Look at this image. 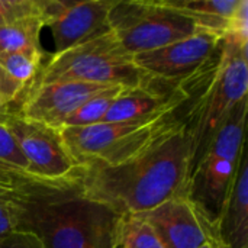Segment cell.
<instances>
[{
	"label": "cell",
	"instance_id": "cell-1",
	"mask_svg": "<svg viewBox=\"0 0 248 248\" xmlns=\"http://www.w3.org/2000/svg\"><path fill=\"white\" fill-rule=\"evenodd\" d=\"M193 140L182 121L138 157L115 166L80 169V192L118 215L142 214L187 193Z\"/></svg>",
	"mask_w": 248,
	"mask_h": 248
},
{
	"label": "cell",
	"instance_id": "cell-2",
	"mask_svg": "<svg viewBox=\"0 0 248 248\" xmlns=\"http://www.w3.org/2000/svg\"><path fill=\"white\" fill-rule=\"evenodd\" d=\"M247 60L248 48L224 38L209 64L176 87L186 96L185 105H189L183 121L193 140L192 170L231 110L248 99Z\"/></svg>",
	"mask_w": 248,
	"mask_h": 248
},
{
	"label": "cell",
	"instance_id": "cell-3",
	"mask_svg": "<svg viewBox=\"0 0 248 248\" xmlns=\"http://www.w3.org/2000/svg\"><path fill=\"white\" fill-rule=\"evenodd\" d=\"M119 217L84 196L77 185L32 199L22 228L35 232L44 248H118Z\"/></svg>",
	"mask_w": 248,
	"mask_h": 248
},
{
	"label": "cell",
	"instance_id": "cell-4",
	"mask_svg": "<svg viewBox=\"0 0 248 248\" xmlns=\"http://www.w3.org/2000/svg\"><path fill=\"white\" fill-rule=\"evenodd\" d=\"M180 121L177 112H173L145 121L61 128L60 134L78 169L87 166L115 167L142 154Z\"/></svg>",
	"mask_w": 248,
	"mask_h": 248
},
{
	"label": "cell",
	"instance_id": "cell-5",
	"mask_svg": "<svg viewBox=\"0 0 248 248\" xmlns=\"http://www.w3.org/2000/svg\"><path fill=\"white\" fill-rule=\"evenodd\" d=\"M57 81L118 84L126 89L153 83L110 31L67 51L51 54L41 67L33 86Z\"/></svg>",
	"mask_w": 248,
	"mask_h": 248
},
{
	"label": "cell",
	"instance_id": "cell-6",
	"mask_svg": "<svg viewBox=\"0 0 248 248\" xmlns=\"http://www.w3.org/2000/svg\"><path fill=\"white\" fill-rule=\"evenodd\" d=\"M248 99L240 102L219 126L195 164L187 195L214 218H219L244 153Z\"/></svg>",
	"mask_w": 248,
	"mask_h": 248
},
{
	"label": "cell",
	"instance_id": "cell-7",
	"mask_svg": "<svg viewBox=\"0 0 248 248\" xmlns=\"http://www.w3.org/2000/svg\"><path fill=\"white\" fill-rule=\"evenodd\" d=\"M109 29L134 57L189 38L198 26L170 0H113Z\"/></svg>",
	"mask_w": 248,
	"mask_h": 248
},
{
	"label": "cell",
	"instance_id": "cell-8",
	"mask_svg": "<svg viewBox=\"0 0 248 248\" xmlns=\"http://www.w3.org/2000/svg\"><path fill=\"white\" fill-rule=\"evenodd\" d=\"M1 121L13 134L35 179L58 186L78 185L80 169L65 148L60 129L25 119L16 112L3 113Z\"/></svg>",
	"mask_w": 248,
	"mask_h": 248
},
{
	"label": "cell",
	"instance_id": "cell-9",
	"mask_svg": "<svg viewBox=\"0 0 248 248\" xmlns=\"http://www.w3.org/2000/svg\"><path fill=\"white\" fill-rule=\"evenodd\" d=\"M224 36L196 29V32L160 49L134 55L135 65L151 80L177 87L201 73L222 46Z\"/></svg>",
	"mask_w": 248,
	"mask_h": 248
},
{
	"label": "cell",
	"instance_id": "cell-10",
	"mask_svg": "<svg viewBox=\"0 0 248 248\" xmlns=\"http://www.w3.org/2000/svg\"><path fill=\"white\" fill-rule=\"evenodd\" d=\"M137 215L153 225L164 248H199L221 230L219 218L208 214L187 193Z\"/></svg>",
	"mask_w": 248,
	"mask_h": 248
},
{
	"label": "cell",
	"instance_id": "cell-11",
	"mask_svg": "<svg viewBox=\"0 0 248 248\" xmlns=\"http://www.w3.org/2000/svg\"><path fill=\"white\" fill-rule=\"evenodd\" d=\"M42 19L52 32L55 54L109 32L113 0H41Z\"/></svg>",
	"mask_w": 248,
	"mask_h": 248
},
{
	"label": "cell",
	"instance_id": "cell-12",
	"mask_svg": "<svg viewBox=\"0 0 248 248\" xmlns=\"http://www.w3.org/2000/svg\"><path fill=\"white\" fill-rule=\"evenodd\" d=\"M118 84L57 81L33 86L16 112L22 118L60 129L64 121L94 94Z\"/></svg>",
	"mask_w": 248,
	"mask_h": 248
},
{
	"label": "cell",
	"instance_id": "cell-13",
	"mask_svg": "<svg viewBox=\"0 0 248 248\" xmlns=\"http://www.w3.org/2000/svg\"><path fill=\"white\" fill-rule=\"evenodd\" d=\"M186 103V96L179 89L163 92L148 86L124 89L115 99L102 122H128L158 118L177 112Z\"/></svg>",
	"mask_w": 248,
	"mask_h": 248
},
{
	"label": "cell",
	"instance_id": "cell-14",
	"mask_svg": "<svg viewBox=\"0 0 248 248\" xmlns=\"http://www.w3.org/2000/svg\"><path fill=\"white\" fill-rule=\"evenodd\" d=\"M221 235L230 248H248V161L241 155L222 214Z\"/></svg>",
	"mask_w": 248,
	"mask_h": 248
},
{
	"label": "cell",
	"instance_id": "cell-15",
	"mask_svg": "<svg viewBox=\"0 0 248 248\" xmlns=\"http://www.w3.org/2000/svg\"><path fill=\"white\" fill-rule=\"evenodd\" d=\"M44 52H12L0 55V99L4 106L29 92L42 67Z\"/></svg>",
	"mask_w": 248,
	"mask_h": 248
},
{
	"label": "cell",
	"instance_id": "cell-16",
	"mask_svg": "<svg viewBox=\"0 0 248 248\" xmlns=\"http://www.w3.org/2000/svg\"><path fill=\"white\" fill-rule=\"evenodd\" d=\"M170 3L190 16L198 29L225 38L241 0H170Z\"/></svg>",
	"mask_w": 248,
	"mask_h": 248
},
{
	"label": "cell",
	"instance_id": "cell-17",
	"mask_svg": "<svg viewBox=\"0 0 248 248\" xmlns=\"http://www.w3.org/2000/svg\"><path fill=\"white\" fill-rule=\"evenodd\" d=\"M44 26L42 15L1 25L0 55L12 52H44L39 44V35Z\"/></svg>",
	"mask_w": 248,
	"mask_h": 248
},
{
	"label": "cell",
	"instance_id": "cell-18",
	"mask_svg": "<svg viewBox=\"0 0 248 248\" xmlns=\"http://www.w3.org/2000/svg\"><path fill=\"white\" fill-rule=\"evenodd\" d=\"M116 244L118 248H164L153 225L137 214L119 217Z\"/></svg>",
	"mask_w": 248,
	"mask_h": 248
},
{
	"label": "cell",
	"instance_id": "cell-19",
	"mask_svg": "<svg viewBox=\"0 0 248 248\" xmlns=\"http://www.w3.org/2000/svg\"><path fill=\"white\" fill-rule=\"evenodd\" d=\"M124 89H126V87H124V86H112V87L94 94L93 97L86 100L78 109H76L64 121L61 128L89 126V125L100 124L103 121L106 112L109 110V108L112 106V103L115 102V99L119 96V93Z\"/></svg>",
	"mask_w": 248,
	"mask_h": 248
},
{
	"label": "cell",
	"instance_id": "cell-20",
	"mask_svg": "<svg viewBox=\"0 0 248 248\" xmlns=\"http://www.w3.org/2000/svg\"><path fill=\"white\" fill-rule=\"evenodd\" d=\"M0 164L9 167L10 170L19 173L33 182L44 183L31 174L28 161H26L20 147L17 145L13 134L6 126V124L1 121V115H0ZM44 185H49V183H44ZM51 186H58V185H51ZM64 187H70V186H64Z\"/></svg>",
	"mask_w": 248,
	"mask_h": 248
},
{
	"label": "cell",
	"instance_id": "cell-21",
	"mask_svg": "<svg viewBox=\"0 0 248 248\" xmlns=\"http://www.w3.org/2000/svg\"><path fill=\"white\" fill-rule=\"evenodd\" d=\"M38 15H42L41 0H0V26Z\"/></svg>",
	"mask_w": 248,
	"mask_h": 248
},
{
	"label": "cell",
	"instance_id": "cell-22",
	"mask_svg": "<svg viewBox=\"0 0 248 248\" xmlns=\"http://www.w3.org/2000/svg\"><path fill=\"white\" fill-rule=\"evenodd\" d=\"M0 248H44V246L35 232L17 228L0 238Z\"/></svg>",
	"mask_w": 248,
	"mask_h": 248
},
{
	"label": "cell",
	"instance_id": "cell-23",
	"mask_svg": "<svg viewBox=\"0 0 248 248\" xmlns=\"http://www.w3.org/2000/svg\"><path fill=\"white\" fill-rule=\"evenodd\" d=\"M199 248H230L227 244H225V241H224V238H222V235H221V230H218L215 234H212L203 244H202V247Z\"/></svg>",
	"mask_w": 248,
	"mask_h": 248
},
{
	"label": "cell",
	"instance_id": "cell-24",
	"mask_svg": "<svg viewBox=\"0 0 248 248\" xmlns=\"http://www.w3.org/2000/svg\"><path fill=\"white\" fill-rule=\"evenodd\" d=\"M9 110H7V108L4 106V103L1 102V99H0V115H3V113H7Z\"/></svg>",
	"mask_w": 248,
	"mask_h": 248
}]
</instances>
